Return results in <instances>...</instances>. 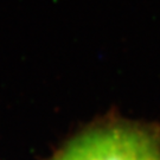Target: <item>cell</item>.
<instances>
[{"label":"cell","instance_id":"obj_1","mask_svg":"<svg viewBox=\"0 0 160 160\" xmlns=\"http://www.w3.org/2000/svg\"><path fill=\"white\" fill-rule=\"evenodd\" d=\"M52 160H160V135L146 126L108 122L72 139Z\"/></svg>","mask_w":160,"mask_h":160}]
</instances>
